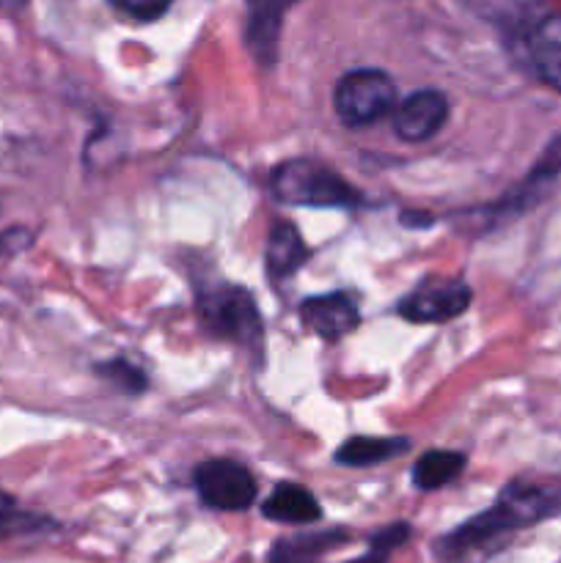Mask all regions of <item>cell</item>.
Listing matches in <instances>:
<instances>
[{"instance_id": "7402d4cb", "label": "cell", "mask_w": 561, "mask_h": 563, "mask_svg": "<svg viewBox=\"0 0 561 563\" xmlns=\"http://www.w3.org/2000/svg\"><path fill=\"white\" fill-rule=\"evenodd\" d=\"M28 0H0V11H6V14H16V11L25 9Z\"/></svg>"}, {"instance_id": "603a6c76", "label": "cell", "mask_w": 561, "mask_h": 563, "mask_svg": "<svg viewBox=\"0 0 561 563\" xmlns=\"http://www.w3.org/2000/svg\"><path fill=\"white\" fill-rule=\"evenodd\" d=\"M251 3H253V0H251Z\"/></svg>"}, {"instance_id": "277c9868", "label": "cell", "mask_w": 561, "mask_h": 563, "mask_svg": "<svg viewBox=\"0 0 561 563\" xmlns=\"http://www.w3.org/2000/svg\"><path fill=\"white\" fill-rule=\"evenodd\" d=\"M561 187V132L542 148L537 163L528 168V174L517 181L515 187L506 190L498 201L479 207L473 214H462V220H473L471 234H484L498 225L512 223V220L522 218L539 203L548 201L556 190Z\"/></svg>"}, {"instance_id": "2e32d148", "label": "cell", "mask_w": 561, "mask_h": 563, "mask_svg": "<svg viewBox=\"0 0 561 563\" xmlns=\"http://www.w3.org/2000/svg\"><path fill=\"white\" fill-rule=\"evenodd\" d=\"M413 539V526L410 522H391V526L377 528V531L369 537V550L358 559L346 561V563H388L391 555L396 550L405 548L407 542Z\"/></svg>"}, {"instance_id": "e0dca14e", "label": "cell", "mask_w": 561, "mask_h": 563, "mask_svg": "<svg viewBox=\"0 0 561 563\" xmlns=\"http://www.w3.org/2000/svg\"><path fill=\"white\" fill-rule=\"evenodd\" d=\"M97 374L102 379H108L116 390L130 396H141L146 390L148 377L138 366H132L127 357H113V361L97 363Z\"/></svg>"}, {"instance_id": "9a60e30c", "label": "cell", "mask_w": 561, "mask_h": 563, "mask_svg": "<svg viewBox=\"0 0 561 563\" xmlns=\"http://www.w3.org/2000/svg\"><path fill=\"white\" fill-rule=\"evenodd\" d=\"M468 465V456L460 454V451H446V449H435V451H424L421 456L413 465V484L421 493H435V489H443L446 484L457 482L462 476Z\"/></svg>"}, {"instance_id": "3957f363", "label": "cell", "mask_w": 561, "mask_h": 563, "mask_svg": "<svg viewBox=\"0 0 561 563\" xmlns=\"http://www.w3.org/2000/svg\"><path fill=\"white\" fill-rule=\"evenodd\" d=\"M196 308L209 333L237 346H245V350L262 352V311L245 286L229 284V280H212L207 286H198Z\"/></svg>"}, {"instance_id": "8992f818", "label": "cell", "mask_w": 561, "mask_h": 563, "mask_svg": "<svg viewBox=\"0 0 561 563\" xmlns=\"http://www.w3.org/2000/svg\"><path fill=\"white\" fill-rule=\"evenodd\" d=\"M193 487L207 509L245 511L256 504V478L242 462L207 460L193 471Z\"/></svg>"}, {"instance_id": "44dd1931", "label": "cell", "mask_w": 561, "mask_h": 563, "mask_svg": "<svg viewBox=\"0 0 561 563\" xmlns=\"http://www.w3.org/2000/svg\"><path fill=\"white\" fill-rule=\"evenodd\" d=\"M14 517H16L14 498H11V495H6V493H0V533H3L6 528L11 526V522H14Z\"/></svg>"}, {"instance_id": "5b68a950", "label": "cell", "mask_w": 561, "mask_h": 563, "mask_svg": "<svg viewBox=\"0 0 561 563\" xmlns=\"http://www.w3.org/2000/svg\"><path fill=\"white\" fill-rule=\"evenodd\" d=\"M333 108L341 124L361 130L394 113L396 86L388 71L383 69H352L336 82Z\"/></svg>"}, {"instance_id": "7a4b0ae2", "label": "cell", "mask_w": 561, "mask_h": 563, "mask_svg": "<svg viewBox=\"0 0 561 563\" xmlns=\"http://www.w3.org/2000/svg\"><path fill=\"white\" fill-rule=\"evenodd\" d=\"M275 201L286 207L311 209H352L361 207L363 196L339 170L311 157H295L275 165L270 176Z\"/></svg>"}, {"instance_id": "ba28073f", "label": "cell", "mask_w": 561, "mask_h": 563, "mask_svg": "<svg viewBox=\"0 0 561 563\" xmlns=\"http://www.w3.org/2000/svg\"><path fill=\"white\" fill-rule=\"evenodd\" d=\"M300 322L314 335L333 344L355 333L361 324V311L346 291H328V295H314L300 302Z\"/></svg>"}, {"instance_id": "4fadbf2b", "label": "cell", "mask_w": 561, "mask_h": 563, "mask_svg": "<svg viewBox=\"0 0 561 563\" xmlns=\"http://www.w3.org/2000/svg\"><path fill=\"white\" fill-rule=\"evenodd\" d=\"M311 251L302 242L300 231L289 220H278L273 223L267 236V247H264V267L273 280H286L308 262Z\"/></svg>"}, {"instance_id": "8fae6325", "label": "cell", "mask_w": 561, "mask_h": 563, "mask_svg": "<svg viewBox=\"0 0 561 563\" xmlns=\"http://www.w3.org/2000/svg\"><path fill=\"white\" fill-rule=\"evenodd\" d=\"M352 542V533L346 528H322V531L295 533V537L275 539L267 550L264 563H319V559L333 550Z\"/></svg>"}, {"instance_id": "ac0fdd59", "label": "cell", "mask_w": 561, "mask_h": 563, "mask_svg": "<svg viewBox=\"0 0 561 563\" xmlns=\"http://www.w3.org/2000/svg\"><path fill=\"white\" fill-rule=\"evenodd\" d=\"M174 0H110V5L121 11V14L132 16V20H157L168 11Z\"/></svg>"}, {"instance_id": "30bf717a", "label": "cell", "mask_w": 561, "mask_h": 563, "mask_svg": "<svg viewBox=\"0 0 561 563\" xmlns=\"http://www.w3.org/2000/svg\"><path fill=\"white\" fill-rule=\"evenodd\" d=\"M295 3L297 0H253L251 3L253 14L248 22V49L264 69H270L278 58L280 25H284L286 11Z\"/></svg>"}, {"instance_id": "5bb4252c", "label": "cell", "mask_w": 561, "mask_h": 563, "mask_svg": "<svg viewBox=\"0 0 561 563\" xmlns=\"http://www.w3.org/2000/svg\"><path fill=\"white\" fill-rule=\"evenodd\" d=\"M410 451L407 438H350L336 449V465L374 467Z\"/></svg>"}, {"instance_id": "d6986e66", "label": "cell", "mask_w": 561, "mask_h": 563, "mask_svg": "<svg viewBox=\"0 0 561 563\" xmlns=\"http://www.w3.org/2000/svg\"><path fill=\"white\" fill-rule=\"evenodd\" d=\"M28 245H31V231L25 229H9L0 236V253L3 256H14V253L25 251Z\"/></svg>"}, {"instance_id": "9c48e42d", "label": "cell", "mask_w": 561, "mask_h": 563, "mask_svg": "<svg viewBox=\"0 0 561 563\" xmlns=\"http://www.w3.org/2000/svg\"><path fill=\"white\" fill-rule=\"evenodd\" d=\"M449 119V99L443 91L421 88L396 102L394 108V132L407 143L429 141L435 132Z\"/></svg>"}, {"instance_id": "6da1fadb", "label": "cell", "mask_w": 561, "mask_h": 563, "mask_svg": "<svg viewBox=\"0 0 561 563\" xmlns=\"http://www.w3.org/2000/svg\"><path fill=\"white\" fill-rule=\"evenodd\" d=\"M561 517V484L515 478L498 493L493 506L468 517L462 526L432 544L435 563H484L515 533Z\"/></svg>"}, {"instance_id": "7c38bea8", "label": "cell", "mask_w": 561, "mask_h": 563, "mask_svg": "<svg viewBox=\"0 0 561 563\" xmlns=\"http://www.w3.org/2000/svg\"><path fill=\"white\" fill-rule=\"evenodd\" d=\"M262 515L264 520L280 522V526H311L322 520V506L302 484L280 482L262 504Z\"/></svg>"}, {"instance_id": "ffe728a7", "label": "cell", "mask_w": 561, "mask_h": 563, "mask_svg": "<svg viewBox=\"0 0 561 563\" xmlns=\"http://www.w3.org/2000/svg\"><path fill=\"white\" fill-rule=\"evenodd\" d=\"M531 31L539 33V36L550 38V42L561 44V16H548V20H542L539 25H534Z\"/></svg>"}, {"instance_id": "52a82bcc", "label": "cell", "mask_w": 561, "mask_h": 563, "mask_svg": "<svg viewBox=\"0 0 561 563\" xmlns=\"http://www.w3.org/2000/svg\"><path fill=\"white\" fill-rule=\"evenodd\" d=\"M473 300V291L460 278H424L396 306V313L413 324H443L462 317Z\"/></svg>"}]
</instances>
